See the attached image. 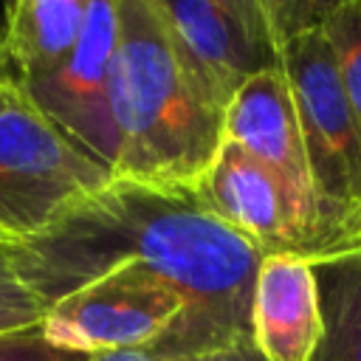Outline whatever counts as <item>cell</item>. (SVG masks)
Returning a JSON list of instances; mask_svg holds the SVG:
<instances>
[{
  "label": "cell",
  "mask_w": 361,
  "mask_h": 361,
  "mask_svg": "<svg viewBox=\"0 0 361 361\" xmlns=\"http://www.w3.org/2000/svg\"><path fill=\"white\" fill-rule=\"evenodd\" d=\"M110 104L118 180L192 189L223 144V116L189 79L155 0H118Z\"/></svg>",
  "instance_id": "cell-1"
},
{
  "label": "cell",
  "mask_w": 361,
  "mask_h": 361,
  "mask_svg": "<svg viewBox=\"0 0 361 361\" xmlns=\"http://www.w3.org/2000/svg\"><path fill=\"white\" fill-rule=\"evenodd\" d=\"M330 254L355 245L361 217V121L344 93L322 28L279 45ZM327 254V257H330Z\"/></svg>",
  "instance_id": "cell-2"
},
{
  "label": "cell",
  "mask_w": 361,
  "mask_h": 361,
  "mask_svg": "<svg viewBox=\"0 0 361 361\" xmlns=\"http://www.w3.org/2000/svg\"><path fill=\"white\" fill-rule=\"evenodd\" d=\"M110 180V169L71 144L23 87L0 110V237L6 243L42 231Z\"/></svg>",
  "instance_id": "cell-3"
},
{
  "label": "cell",
  "mask_w": 361,
  "mask_h": 361,
  "mask_svg": "<svg viewBox=\"0 0 361 361\" xmlns=\"http://www.w3.org/2000/svg\"><path fill=\"white\" fill-rule=\"evenodd\" d=\"M200 96L226 116L237 90L279 68L265 0H155Z\"/></svg>",
  "instance_id": "cell-4"
},
{
  "label": "cell",
  "mask_w": 361,
  "mask_h": 361,
  "mask_svg": "<svg viewBox=\"0 0 361 361\" xmlns=\"http://www.w3.org/2000/svg\"><path fill=\"white\" fill-rule=\"evenodd\" d=\"M192 192L214 220L248 240L262 257L302 254L316 262L330 254V243L285 180L237 144H220Z\"/></svg>",
  "instance_id": "cell-5"
},
{
  "label": "cell",
  "mask_w": 361,
  "mask_h": 361,
  "mask_svg": "<svg viewBox=\"0 0 361 361\" xmlns=\"http://www.w3.org/2000/svg\"><path fill=\"white\" fill-rule=\"evenodd\" d=\"M118 42V0H87L73 54L48 76L20 85L31 104L85 155L113 175L118 133L110 104V68Z\"/></svg>",
  "instance_id": "cell-6"
},
{
  "label": "cell",
  "mask_w": 361,
  "mask_h": 361,
  "mask_svg": "<svg viewBox=\"0 0 361 361\" xmlns=\"http://www.w3.org/2000/svg\"><path fill=\"white\" fill-rule=\"evenodd\" d=\"M223 141L237 144L240 149L262 161L268 169H274L285 180V186L293 192L302 212L319 226V231L330 243L322 226L319 200H316L307 152L302 141V127H299V116H296L290 85L282 73V65L248 79L237 90V96L231 99L223 116ZM330 251H333V243H330Z\"/></svg>",
  "instance_id": "cell-7"
},
{
  "label": "cell",
  "mask_w": 361,
  "mask_h": 361,
  "mask_svg": "<svg viewBox=\"0 0 361 361\" xmlns=\"http://www.w3.org/2000/svg\"><path fill=\"white\" fill-rule=\"evenodd\" d=\"M322 338L324 313L316 262L302 254L262 257L251 305L257 353L265 361H313Z\"/></svg>",
  "instance_id": "cell-8"
},
{
  "label": "cell",
  "mask_w": 361,
  "mask_h": 361,
  "mask_svg": "<svg viewBox=\"0 0 361 361\" xmlns=\"http://www.w3.org/2000/svg\"><path fill=\"white\" fill-rule=\"evenodd\" d=\"M87 0H14L0 17V71L14 85L54 73L76 48Z\"/></svg>",
  "instance_id": "cell-9"
},
{
  "label": "cell",
  "mask_w": 361,
  "mask_h": 361,
  "mask_svg": "<svg viewBox=\"0 0 361 361\" xmlns=\"http://www.w3.org/2000/svg\"><path fill=\"white\" fill-rule=\"evenodd\" d=\"M324 338L313 361H361V245L316 259Z\"/></svg>",
  "instance_id": "cell-10"
},
{
  "label": "cell",
  "mask_w": 361,
  "mask_h": 361,
  "mask_svg": "<svg viewBox=\"0 0 361 361\" xmlns=\"http://www.w3.org/2000/svg\"><path fill=\"white\" fill-rule=\"evenodd\" d=\"M322 34L336 59L344 93L361 121V0H338L330 6Z\"/></svg>",
  "instance_id": "cell-11"
},
{
  "label": "cell",
  "mask_w": 361,
  "mask_h": 361,
  "mask_svg": "<svg viewBox=\"0 0 361 361\" xmlns=\"http://www.w3.org/2000/svg\"><path fill=\"white\" fill-rule=\"evenodd\" d=\"M42 319H45V307L17 276L8 257V243H0V333H20L39 327Z\"/></svg>",
  "instance_id": "cell-12"
},
{
  "label": "cell",
  "mask_w": 361,
  "mask_h": 361,
  "mask_svg": "<svg viewBox=\"0 0 361 361\" xmlns=\"http://www.w3.org/2000/svg\"><path fill=\"white\" fill-rule=\"evenodd\" d=\"M330 6L333 3H324V0H265V8H268V17H271L279 45L305 31L322 28Z\"/></svg>",
  "instance_id": "cell-13"
},
{
  "label": "cell",
  "mask_w": 361,
  "mask_h": 361,
  "mask_svg": "<svg viewBox=\"0 0 361 361\" xmlns=\"http://www.w3.org/2000/svg\"><path fill=\"white\" fill-rule=\"evenodd\" d=\"M0 361H87V355L56 350L45 341L39 327L20 333H0Z\"/></svg>",
  "instance_id": "cell-14"
},
{
  "label": "cell",
  "mask_w": 361,
  "mask_h": 361,
  "mask_svg": "<svg viewBox=\"0 0 361 361\" xmlns=\"http://www.w3.org/2000/svg\"><path fill=\"white\" fill-rule=\"evenodd\" d=\"M178 361H265L254 341H240V344H231V347H223V350H214V353H203V355H192V358H178Z\"/></svg>",
  "instance_id": "cell-15"
},
{
  "label": "cell",
  "mask_w": 361,
  "mask_h": 361,
  "mask_svg": "<svg viewBox=\"0 0 361 361\" xmlns=\"http://www.w3.org/2000/svg\"><path fill=\"white\" fill-rule=\"evenodd\" d=\"M87 361H158L147 353H104V355H87Z\"/></svg>",
  "instance_id": "cell-16"
},
{
  "label": "cell",
  "mask_w": 361,
  "mask_h": 361,
  "mask_svg": "<svg viewBox=\"0 0 361 361\" xmlns=\"http://www.w3.org/2000/svg\"><path fill=\"white\" fill-rule=\"evenodd\" d=\"M361 245V217H358V231H355V245L353 248H358Z\"/></svg>",
  "instance_id": "cell-17"
},
{
  "label": "cell",
  "mask_w": 361,
  "mask_h": 361,
  "mask_svg": "<svg viewBox=\"0 0 361 361\" xmlns=\"http://www.w3.org/2000/svg\"><path fill=\"white\" fill-rule=\"evenodd\" d=\"M8 82H11V79H8V76H6L3 71H0V87H3V85H8Z\"/></svg>",
  "instance_id": "cell-18"
},
{
  "label": "cell",
  "mask_w": 361,
  "mask_h": 361,
  "mask_svg": "<svg viewBox=\"0 0 361 361\" xmlns=\"http://www.w3.org/2000/svg\"><path fill=\"white\" fill-rule=\"evenodd\" d=\"M0 243H6V240H3V237H0Z\"/></svg>",
  "instance_id": "cell-19"
}]
</instances>
